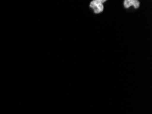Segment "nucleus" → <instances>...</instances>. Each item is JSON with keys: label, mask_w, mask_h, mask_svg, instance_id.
I'll return each instance as SVG.
<instances>
[{"label": "nucleus", "mask_w": 152, "mask_h": 114, "mask_svg": "<svg viewBox=\"0 0 152 114\" xmlns=\"http://www.w3.org/2000/svg\"><path fill=\"white\" fill-rule=\"evenodd\" d=\"M105 2L104 0H94L90 3V7L94 10V13L98 14L103 11L104 6L103 3Z\"/></svg>", "instance_id": "nucleus-1"}, {"label": "nucleus", "mask_w": 152, "mask_h": 114, "mask_svg": "<svg viewBox=\"0 0 152 114\" xmlns=\"http://www.w3.org/2000/svg\"><path fill=\"white\" fill-rule=\"evenodd\" d=\"M126 8H130L131 6H134L135 8H138L140 6V2L137 0H126L124 2Z\"/></svg>", "instance_id": "nucleus-2"}]
</instances>
